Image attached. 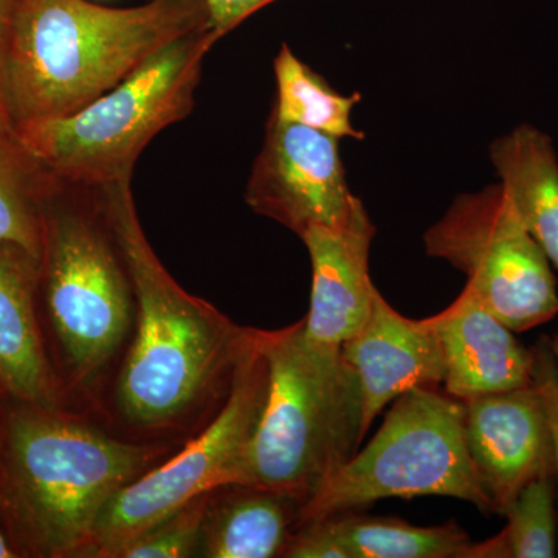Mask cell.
<instances>
[{
  "label": "cell",
  "mask_w": 558,
  "mask_h": 558,
  "mask_svg": "<svg viewBox=\"0 0 558 558\" xmlns=\"http://www.w3.org/2000/svg\"><path fill=\"white\" fill-rule=\"evenodd\" d=\"M134 289L135 337L119 381L123 417L161 428L191 413L209 391L230 387L250 328L190 295L165 269L140 223L132 182L98 189Z\"/></svg>",
  "instance_id": "cell-1"
},
{
  "label": "cell",
  "mask_w": 558,
  "mask_h": 558,
  "mask_svg": "<svg viewBox=\"0 0 558 558\" xmlns=\"http://www.w3.org/2000/svg\"><path fill=\"white\" fill-rule=\"evenodd\" d=\"M204 28V0H149L126 9L22 0L3 57L14 126L84 108L157 51Z\"/></svg>",
  "instance_id": "cell-2"
},
{
  "label": "cell",
  "mask_w": 558,
  "mask_h": 558,
  "mask_svg": "<svg viewBox=\"0 0 558 558\" xmlns=\"http://www.w3.org/2000/svg\"><path fill=\"white\" fill-rule=\"evenodd\" d=\"M161 451L24 403L0 446L3 506L40 556L83 557L109 499Z\"/></svg>",
  "instance_id": "cell-3"
},
{
  "label": "cell",
  "mask_w": 558,
  "mask_h": 558,
  "mask_svg": "<svg viewBox=\"0 0 558 558\" xmlns=\"http://www.w3.org/2000/svg\"><path fill=\"white\" fill-rule=\"evenodd\" d=\"M304 318L259 330L269 391L245 457L241 484L310 501L362 442V398L340 349L304 339Z\"/></svg>",
  "instance_id": "cell-4"
},
{
  "label": "cell",
  "mask_w": 558,
  "mask_h": 558,
  "mask_svg": "<svg viewBox=\"0 0 558 558\" xmlns=\"http://www.w3.org/2000/svg\"><path fill=\"white\" fill-rule=\"evenodd\" d=\"M218 43L209 28L183 36L84 108L16 124L17 137L61 182H132L146 146L194 109L205 58Z\"/></svg>",
  "instance_id": "cell-5"
},
{
  "label": "cell",
  "mask_w": 558,
  "mask_h": 558,
  "mask_svg": "<svg viewBox=\"0 0 558 558\" xmlns=\"http://www.w3.org/2000/svg\"><path fill=\"white\" fill-rule=\"evenodd\" d=\"M40 279L70 369L100 373L126 340L134 289L100 191L61 182L44 209Z\"/></svg>",
  "instance_id": "cell-6"
},
{
  "label": "cell",
  "mask_w": 558,
  "mask_h": 558,
  "mask_svg": "<svg viewBox=\"0 0 558 558\" xmlns=\"http://www.w3.org/2000/svg\"><path fill=\"white\" fill-rule=\"evenodd\" d=\"M464 417L465 403L435 388L400 396L368 446L301 506L299 526L369 508L380 499L424 495L462 499L494 515L469 454Z\"/></svg>",
  "instance_id": "cell-7"
},
{
  "label": "cell",
  "mask_w": 558,
  "mask_h": 558,
  "mask_svg": "<svg viewBox=\"0 0 558 558\" xmlns=\"http://www.w3.org/2000/svg\"><path fill=\"white\" fill-rule=\"evenodd\" d=\"M269 380V360L259 329H250L218 416L180 453L146 470L109 499L83 557L109 558L121 545L193 499L241 484Z\"/></svg>",
  "instance_id": "cell-8"
},
{
  "label": "cell",
  "mask_w": 558,
  "mask_h": 558,
  "mask_svg": "<svg viewBox=\"0 0 558 558\" xmlns=\"http://www.w3.org/2000/svg\"><path fill=\"white\" fill-rule=\"evenodd\" d=\"M425 252L468 277V286L512 332L558 314L553 264L523 226L501 183L454 199L424 234Z\"/></svg>",
  "instance_id": "cell-9"
},
{
  "label": "cell",
  "mask_w": 558,
  "mask_h": 558,
  "mask_svg": "<svg viewBox=\"0 0 558 558\" xmlns=\"http://www.w3.org/2000/svg\"><path fill=\"white\" fill-rule=\"evenodd\" d=\"M355 196L349 190L340 140L269 117L266 137L250 171L245 204L301 238L336 227Z\"/></svg>",
  "instance_id": "cell-10"
},
{
  "label": "cell",
  "mask_w": 558,
  "mask_h": 558,
  "mask_svg": "<svg viewBox=\"0 0 558 558\" xmlns=\"http://www.w3.org/2000/svg\"><path fill=\"white\" fill-rule=\"evenodd\" d=\"M465 403V444L494 515L506 517L526 484L556 475L545 400L535 381Z\"/></svg>",
  "instance_id": "cell-11"
},
{
  "label": "cell",
  "mask_w": 558,
  "mask_h": 558,
  "mask_svg": "<svg viewBox=\"0 0 558 558\" xmlns=\"http://www.w3.org/2000/svg\"><path fill=\"white\" fill-rule=\"evenodd\" d=\"M374 236L376 226L355 196L343 222L315 227L301 238L312 264L311 310L303 333L315 347L340 349L368 319L376 290L369 277Z\"/></svg>",
  "instance_id": "cell-12"
},
{
  "label": "cell",
  "mask_w": 558,
  "mask_h": 558,
  "mask_svg": "<svg viewBox=\"0 0 558 558\" xmlns=\"http://www.w3.org/2000/svg\"><path fill=\"white\" fill-rule=\"evenodd\" d=\"M341 357L357 377L362 438L388 403L414 388L444 381V359L432 319L403 317L374 290L363 328L341 344Z\"/></svg>",
  "instance_id": "cell-13"
},
{
  "label": "cell",
  "mask_w": 558,
  "mask_h": 558,
  "mask_svg": "<svg viewBox=\"0 0 558 558\" xmlns=\"http://www.w3.org/2000/svg\"><path fill=\"white\" fill-rule=\"evenodd\" d=\"M429 319L442 352L447 395L468 402L534 381V351L523 347L468 284Z\"/></svg>",
  "instance_id": "cell-14"
},
{
  "label": "cell",
  "mask_w": 558,
  "mask_h": 558,
  "mask_svg": "<svg viewBox=\"0 0 558 558\" xmlns=\"http://www.w3.org/2000/svg\"><path fill=\"white\" fill-rule=\"evenodd\" d=\"M39 279V258L0 242V388L27 405L57 410V380L35 311Z\"/></svg>",
  "instance_id": "cell-15"
},
{
  "label": "cell",
  "mask_w": 558,
  "mask_h": 558,
  "mask_svg": "<svg viewBox=\"0 0 558 558\" xmlns=\"http://www.w3.org/2000/svg\"><path fill=\"white\" fill-rule=\"evenodd\" d=\"M303 502L270 488L230 484L213 494L196 557H281Z\"/></svg>",
  "instance_id": "cell-16"
},
{
  "label": "cell",
  "mask_w": 558,
  "mask_h": 558,
  "mask_svg": "<svg viewBox=\"0 0 558 558\" xmlns=\"http://www.w3.org/2000/svg\"><path fill=\"white\" fill-rule=\"evenodd\" d=\"M490 160L517 215L558 269V159L553 140L520 124L490 145Z\"/></svg>",
  "instance_id": "cell-17"
},
{
  "label": "cell",
  "mask_w": 558,
  "mask_h": 558,
  "mask_svg": "<svg viewBox=\"0 0 558 558\" xmlns=\"http://www.w3.org/2000/svg\"><path fill=\"white\" fill-rule=\"evenodd\" d=\"M60 183L22 145L16 130L0 126V242L40 259L44 209Z\"/></svg>",
  "instance_id": "cell-18"
},
{
  "label": "cell",
  "mask_w": 558,
  "mask_h": 558,
  "mask_svg": "<svg viewBox=\"0 0 558 558\" xmlns=\"http://www.w3.org/2000/svg\"><path fill=\"white\" fill-rule=\"evenodd\" d=\"M325 519L348 558H461L472 543L457 523L414 526L396 517L365 515L360 510Z\"/></svg>",
  "instance_id": "cell-19"
},
{
  "label": "cell",
  "mask_w": 558,
  "mask_h": 558,
  "mask_svg": "<svg viewBox=\"0 0 558 558\" xmlns=\"http://www.w3.org/2000/svg\"><path fill=\"white\" fill-rule=\"evenodd\" d=\"M277 97L270 116L332 135L336 138L365 140L352 123V110L362 101V94L341 95L300 60L288 44H282L274 61Z\"/></svg>",
  "instance_id": "cell-20"
},
{
  "label": "cell",
  "mask_w": 558,
  "mask_h": 558,
  "mask_svg": "<svg viewBox=\"0 0 558 558\" xmlns=\"http://www.w3.org/2000/svg\"><path fill=\"white\" fill-rule=\"evenodd\" d=\"M554 478L556 475H543L526 484L506 513V527L495 537L470 543L461 558L556 557Z\"/></svg>",
  "instance_id": "cell-21"
},
{
  "label": "cell",
  "mask_w": 558,
  "mask_h": 558,
  "mask_svg": "<svg viewBox=\"0 0 558 558\" xmlns=\"http://www.w3.org/2000/svg\"><path fill=\"white\" fill-rule=\"evenodd\" d=\"M211 494L202 495L113 550L109 558L196 557Z\"/></svg>",
  "instance_id": "cell-22"
},
{
  "label": "cell",
  "mask_w": 558,
  "mask_h": 558,
  "mask_svg": "<svg viewBox=\"0 0 558 558\" xmlns=\"http://www.w3.org/2000/svg\"><path fill=\"white\" fill-rule=\"evenodd\" d=\"M534 351V381L545 400L548 411L554 451H556V476H558V373L556 360L550 352L548 339L543 337Z\"/></svg>",
  "instance_id": "cell-23"
},
{
  "label": "cell",
  "mask_w": 558,
  "mask_h": 558,
  "mask_svg": "<svg viewBox=\"0 0 558 558\" xmlns=\"http://www.w3.org/2000/svg\"><path fill=\"white\" fill-rule=\"evenodd\" d=\"M208 10V28L216 39L226 38L236 31L259 10L266 9L277 0H204Z\"/></svg>",
  "instance_id": "cell-24"
},
{
  "label": "cell",
  "mask_w": 558,
  "mask_h": 558,
  "mask_svg": "<svg viewBox=\"0 0 558 558\" xmlns=\"http://www.w3.org/2000/svg\"><path fill=\"white\" fill-rule=\"evenodd\" d=\"M21 3L22 0H0V64L2 65L11 27H13L14 17H16Z\"/></svg>",
  "instance_id": "cell-25"
},
{
  "label": "cell",
  "mask_w": 558,
  "mask_h": 558,
  "mask_svg": "<svg viewBox=\"0 0 558 558\" xmlns=\"http://www.w3.org/2000/svg\"><path fill=\"white\" fill-rule=\"evenodd\" d=\"M0 126L16 130L14 126L13 110H11L9 90H7L5 73L0 64Z\"/></svg>",
  "instance_id": "cell-26"
},
{
  "label": "cell",
  "mask_w": 558,
  "mask_h": 558,
  "mask_svg": "<svg viewBox=\"0 0 558 558\" xmlns=\"http://www.w3.org/2000/svg\"><path fill=\"white\" fill-rule=\"evenodd\" d=\"M13 557H17V554L14 553V549L10 546L9 539H7L5 535L0 531V558Z\"/></svg>",
  "instance_id": "cell-27"
},
{
  "label": "cell",
  "mask_w": 558,
  "mask_h": 558,
  "mask_svg": "<svg viewBox=\"0 0 558 558\" xmlns=\"http://www.w3.org/2000/svg\"><path fill=\"white\" fill-rule=\"evenodd\" d=\"M550 352H553L554 360H556L557 373H558V333L553 339H548Z\"/></svg>",
  "instance_id": "cell-28"
}]
</instances>
